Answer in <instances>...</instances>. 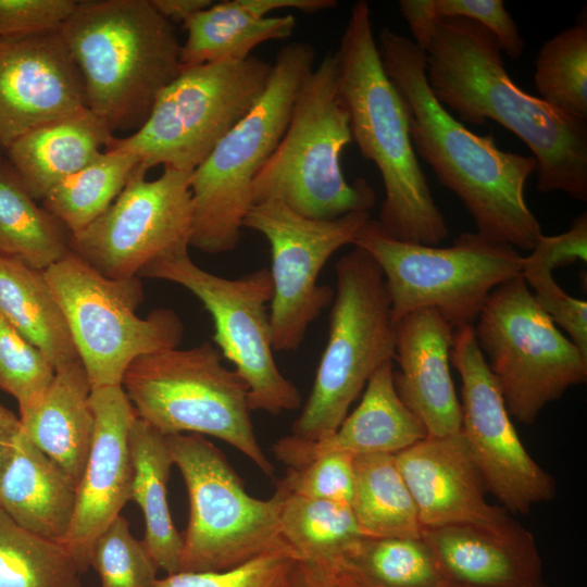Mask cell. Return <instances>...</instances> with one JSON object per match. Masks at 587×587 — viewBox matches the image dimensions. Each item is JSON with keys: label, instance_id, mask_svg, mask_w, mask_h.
Masks as SVG:
<instances>
[{"label": "cell", "instance_id": "f6af8a7d", "mask_svg": "<svg viewBox=\"0 0 587 587\" xmlns=\"http://www.w3.org/2000/svg\"><path fill=\"white\" fill-rule=\"evenodd\" d=\"M155 11L173 26L184 24L214 3L212 0H150Z\"/></svg>", "mask_w": 587, "mask_h": 587}, {"label": "cell", "instance_id": "cb8c5ba5", "mask_svg": "<svg viewBox=\"0 0 587 587\" xmlns=\"http://www.w3.org/2000/svg\"><path fill=\"white\" fill-rule=\"evenodd\" d=\"M91 389L80 360L73 362L55 370L41 402L18 416L27 439L60 466L76 487L95 432Z\"/></svg>", "mask_w": 587, "mask_h": 587}, {"label": "cell", "instance_id": "ee69618b", "mask_svg": "<svg viewBox=\"0 0 587 587\" xmlns=\"http://www.w3.org/2000/svg\"><path fill=\"white\" fill-rule=\"evenodd\" d=\"M248 12L257 17H266L277 10L294 9L303 13H315L335 8V0H237Z\"/></svg>", "mask_w": 587, "mask_h": 587}, {"label": "cell", "instance_id": "9a60e30c", "mask_svg": "<svg viewBox=\"0 0 587 587\" xmlns=\"http://www.w3.org/2000/svg\"><path fill=\"white\" fill-rule=\"evenodd\" d=\"M371 218L352 212L334 220L302 216L277 200L255 203L243 227L262 234L271 248L273 298L270 322L274 351L297 350L309 325L334 299L319 276L329 258L353 242Z\"/></svg>", "mask_w": 587, "mask_h": 587}, {"label": "cell", "instance_id": "52a82bcc", "mask_svg": "<svg viewBox=\"0 0 587 587\" xmlns=\"http://www.w3.org/2000/svg\"><path fill=\"white\" fill-rule=\"evenodd\" d=\"M222 359L210 342L161 350L136 359L121 386L137 417L161 434L216 437L272 477L274 466L254 434L248 387Z\"/></svg>", "mask_w": 587, "mask_h": 587}, {"label": "cell", "instance_id": "2e32d148", "mask_svg": "<svg viewBox=\"0 0 587 587\" xmlns=\"http://www.w3.org/2000/svg\"><path fill=\"white\" fill-rule=\"evenodd\" d=\"M191 173L164 168L149 180L137 165L108 210L70 235L71 251L105 277L129 279L153 261L189 248Z\"/></svg>", "mask_w": 587, "mask_h": 587}, {"label": "cell", "instance_id": "9c48e42d", "mask_svg": "<svg viewBox=\"0 0 587 587\" xmlns=\"http://www.w3.org/2000/svg\"><path fill=\"white\" fill-rule=\"evenodd\" d=\"M272 63L255 55L182 67L143 124L105 150L125 152L145 171L193 172L263 93Z\"/></svg>", "mask_w": 587, "mask_h": 587}, {"label": "cell", "instance_id": "30bf717a", "mask_svg": "<svg viewBox=\"0 0 587 587\" xmlns=\"http://www.w3.org/2000/svg\"><path fill=\"white\" fill-rule=\"evenodd\" d=\"M352 245L380 268L396 323L420 309H434L453 327L474 325L490 292L521 275L524 257L505 243L463 233L449 247L404 242L388 236L377 220Z\"/></svg>", "mask_w": 587, "mask_h": 587}, {"label": "cell", "instance_id": "e575fe53", "mask_svg": "<svg viewBox=\"0 0 587 587\" xmlns=\"http://www.w3.org/2000/svg\"><path fill=\"white\" fill-rule=\"evenodd\" d=\"M80 575L59 542L23 528L0 508V587H80Z\"/></svg>", "mask_w": 587, "mask_h": 587}, {"label": "cell", "instance_id": "ac0fdd59", "mask_svg": "<svg viewBox=\"0 0 587 587\" xmlns=\"http://www.w3.org/2000/svg\"><path fill=\"white\" fill-rule=\"evenodd\" d=\"M79 70L59 30L0 38V148L87 110Z\"/></svg>", "mask_w": 587, "mask_h": 587}, {"label": "cell", "instance_id": "8d00e7d4", "mask_svg": "<svg viewBox=\"0 0 587 587\" xmlns=\"http://www.w3.org/2000/svg\"><path fill=\"white\" fill-rule=\"evenodd\" d=\"M341 563L383 587H439L448 583L422 538L363 536Z\"/></svg>", "mask_w": 587, "mask_h": 587}, {"label": "cell", "instance_id": "74e56055", "mask_svg": "<svg viewBox=\"0 0 587 587\" xmlns=\"http://www.w3.org/2000/svg\"><path fill=\"white\" fill-rule=\"evenodd\" d=\"M398 7L413 39L437 20L465 18L487 28L508 57L519 59L524 51V40L502 0H400Z\"/></svg>", "mask_w": 587, "mask_h": 587}, {"label": "cell", "instance_id": "603a6c76", "mask_svg": "<svg viewBox=\"0 0 587 587\" xmlns=\"http://www.w3.org/2000/svg\"><path fill=\"white\" fill-rule=\"evenodd\" d=\"M421 538L445 579L461 587H536L541 559L532 533L507 538L471 526L425 528Z\"/></svg>", "mask_w": 587, "mask_h": 587}, {"label": "cell", "instance_id": "277c9868", "mask_svg": "<svg viewBox=\"0 0 587 587\" xmlns=\"http://www.w3.org/2000/svg\"><path fill=\"white\" fill-rule=\"evenodd\" d=\"M60 33L88 109L112 134L138 129L182 70L174 26L150 0L77 1Z\"/></svg>", "mask_w": 587, "mask_h": 587}, {"label": "cell", "instance_id": "4316f807", "mask_svg": "<svg viewBox=\"0 0 587 587\" xmlns=\"http://www.w3.org/2000/svg\"><path fill=\"white\" fill-rule=\"evenodd\" d=\"M129 448L133 465L130 500L138 504L143 516L142 542L166 575L178 573L183 539L167 502V482L174 462L166 436L136 415L129 430Z\"/></svg>", "mask_w": 587, "mask_h": 587}, {"label": "cell", "instance_id": "c3c4849f", "mask_svg": "<svg viewBox=\"0 0 587 587\" xmlns=\"http://www.w3.org/2000/svg\"><path fill=\"white\" fill-rule=\"evenodd\" d=\"M326 569L332 574L337 587H383L371 582L361 573H359L354 569L341 562L327 566ZM439 587H461V586L447 583ZM536 587H548V586L542 583L541 585H538Z\"/></svg>", "mask_w": 587, "mask_h": 587}, {"label": "cell", "instance_id": "7402d4cb", "mask_svg": "<svg viewBox=\"0 0 587 587\" xmlns=\"http://www.w3.org/2000/svg\"><path fill=\"white\" fill-rule=\"evenodd\" d=\"M392 362L371 376L359 405L334 433L317 440L283 437L273 445L276 459L297 469L330 452L396 454L425 438V426L397 392Z\"/></svg>", "mask_w": 587, "mask_h": 587}, {"label": "cell", "instance_id": "7dc6e473", "mask_svg": "<svg viewBox=\"0 0 587 587\" xmlns=\"http://www.w3.org/2000/svg\"><path fill=\"white\" fill-rule=\"evenodd\" d=\"M21 430L20 417L0 403V477L13 455Z\"/></svg>", "mask_w": 587, "mask_h": 587}, {"label": "cell", "instance_id": "8992f818", "mask_svg": "<svg viewBox=\"0 0 587 587\" xmlns=\"http://www.w3.org/2000/svg\"><path fill=\"white\" fill-rule=\"evenodd\" d=\"M314 62L311 45L292 41L283 46L263 93L191 173L190 247L207 253L236 248L253 205L254 178L283 138L298 91Z\"/></svg>", "mask_w": 587, "mask_h": 587}, {"label": "cell", "instance_id": "6da1fadb", "mask_svg": "<svg viewBox=\"0 0 587 587\" xmlns=\"http://www.w3.org/2000/svg\"><path fill=\"white\" fill-rule=\"evenodd\" d=\"M424 53L434 97L466 123L487 120L534 153L537 189L587 200V121L521 89L509 76L494 35L465 18L435 21L413 40Z\"/></svg>", "mask_w": 587, "mask_h": 587}, {"label": "cell", "instance_id": "ba28073f", "mask_svg": "<svg viewBox=\"0 0 587 587\" xmlns=\"http://www.w3.org/2000/svg\"><path fill=\"white\" fill-rule=\"evenodd\" d=\"M394 357L395 322L383 273L354 247L336 264L327 342L291 435L317 440L334 433L371 376Z\"/></svg>", "mask_w": 587, "mask_h": 587}, {"label": "cell", "instance_id": "ab89813d", "mask_svg": "<svg viewBox=\"0 0 587 587\" xmlns=\"http://www.w3.org/2000/svg\"><path fill=\"white\" fill-rule=\"evenodd\" d=\"M91 566L101 587H155L159 567L127 520L118 515L97 538Z\"/></svg>", "mask_w": 587, "mask_h": 587}, {"label": "cell", "instance_id": "8fae6325", "mask_svg": "<svg viewBox=\"0 0 587 587\" xmlns=\"http://www.w3.org/2000/svg\"><path fill=\"white\" fill-rule=\"evenodd\" d=\"M189 499L179 572H218L291 549L279 524L280 495L250 496L221 450L198 434L166 436ZM292 550V549H291Z\"/></svg>", "mask_w": 587, "mask_h": 587}, {"label": "cell", "instance_id": "f546056e", "mask_svg": "<svg viewBox=\"0 0 587 587\" xmlns=\"http://www.w3.org/2000/svg\"><path fill=\"white\" fill-rule=\"evenodd\" d=\"M353 470L350 507L362 535L421 538L417 509L395 454L357 455Z\"/></svg>", "mask_w": 587, "mask_h": 587}, {"label": "cell", "instance_id": "7bdbcfd3", "mask_svg": "<svg viewBox=\"0 0 587 587\" xmlns=\"http://www.w3.org/2000/svg\"><path fill=\"white\" fill-rule=\"evenodd\" d=\"M76 0H0V38L59 30Z\"/></svg>", "mask_w": 587, "mask_h": 587}, {"label": "cell", "instance_id": "ffe728a7", "mask_svg": "<svg viewBox=\"0 0 587 587\" xmlns=\"http://www.w3.org/2000/svg\"><path fill=\"white\" fill-rule=\"evenodd\" d=\"M95 432L76 487L70 527L59 544L80 574L91 566L95 542L130 500L133 477L129 430L136 417L121 385L91 389Z\"/></svg>", "mask_w": 587, "mask_h": 587}, {"label": "cell", "instance_id": "5bb4252c", "mask_svg": "<svg viewBox=\"0 0 587 587\" xmlns=\"http://www.w3.org/2000/svg\"><path fill=\"white\" fill-rule=\"evenodd\" d=\"M139 276L177 284L200 300L214 324L213 342L248 387L251 412L278 415L301 405L297 386L282 374L273 355L266 308L273 298L270 270L221 277L198 266L185 248L153 261Z\"/></svg>", "mask_w": 587, "mask_h": 587}, {"label": "cell", "instance_id": "4dcf8cb0", "mask_svg": "<svg viewBox=\"0 0 587 587\" xmlns=\"http://www.w3.org/2000/svg\"><path fill=\"white\" fill-rule=\"evenodd\" d=\"M71 252L65 227L30 196L9 162H0V254L45 271Z\"/></svg>", "mask_w": 587, "mask_h": 587}, {"label": "cell", "instance_id": "f35d334b", "mask_svg": "<svg viewBox=\"0 0 587 587\" xmlns=\"http://www.w3.org/2000/svg\"><path fill=\"white\" fill-rule=\"evenodd\" d=\"M54 375L45 353L0 315V389L16 399L20 415L41 402Z\"/></svg>", "mask_w": 587, "mask_h": 587}, {"label": "cell", "instance_id": "e0dca14e", "mask_svg": "<svg viewBox=\"0 0 587 587\" xmlns=\"http://www.w3.org/2000/svg\"><path fill=\"white\" fill-rule=\"evenodd\" d=\"M450 362L462 382L461 433L485 488L512 514H527L554 499L555 482L520 439L477 345L474 325L454 328Z\"/></svg>", "mask_w": 587, "mask_h": 587}, {"label": "cell", "instance_id": "b9f144b4", "mask_svg": "<svg viewBox=\"0 0 587 587\" xmlns=\"http://www.w3.org/2000/svg\"><path fill=\"white\" fill-rule=\"evenodd\" d=\"M354 458L346 452L322 454L300 467L288 469L277 482V488L298 496L350 504Z\"/></svg>", "mask_w": 587, "mask_h": 587}, {"label": "cell", "instance_id": "7a4b0ae2", "mask_svg": "<svg viewBox=\"0 0 587 587\" xmlns=\"http://www.w3.org/2000/svg\"><path fill=\"white\" fill-rule=\"evenodd\" d=\"M376 42L383 67L404 103L416 155L462 201L477 234L532 251L544 235L525 200L535 158L501 150L491 134L479 136L451 115L432 93L424 53L412 39L384 27Z\"/></svg>", "mask_w": 587, "mask_h": 587}, {"label": "cell", "instance_id": "44dd1931", "mask_svg": "<svg viewBox=\"0 0 587 587\" xmlns=\"http://www.w3.org/2000/svg\"><path fill=\"white\" fill-rule=\"evenodd\" d=\"M453 332L434 309L415 310L395 323V386L429 436L461 432V402L450 374Z\"/></svg>", "mask_w": 587, "mask_h": 587}, {"label": "cell", "instance_id": "1f68e13d", "mask_svg": "<svg viewBox=\"0 0 587 587\" xmlns=\"http://www.w3.org/2000/svg\"><path fill=\"white\" fill-rule=\"evenodd\" d=\"M577 260H587V218L584 215L576 217L565 233L542 235L530 254L524 257L521 275L533 289L536 303L587 355V302L567 295L552 276L554 268Z\"/></svg>", "mask_w": 587, "mask_h": 587}, {"label": "cell", "instance_id": "d6a6232c", "mask_svg": "<svg viewBox=\"0 0 587 587\" xmlns=\"http://www.w3.org/2000/svg\"><path fill=\"white\" fill-rule=\"evenodd\" d=\"M280 495L279 524L299 560L330 566L346 559L363 537L349 503Z\"/></svg>", "mask_w": 587, "mask_h": 587}, {"label": "cell", "instance_id": "d4e9b609", "mask_svg": "<svg viewBox=\"0 0 587 587\" xmlns=\"http://www.w3.org/2000/svg\"><path fill=\"white\" fill-rule=\"evenodd\" d=\"M114 134L89 109L15 139L4 151L7 161L36 201L101 152Z\"/></svg>", "mask_w": 587, "mask_h": 587}, {"label": "cell", "instance_id": "4fadbf2b", "mask_svg": "<svg viewBox=\"0 0 587 587\" xmlns=\"http://www.w3.org/2000/svg\"><path fill=\"white\" fill-rule=\"evenodd\" d=\"M476 320L477 345L516 421L533 424L547 404L586 383L587 355L536 303L522 275L497 286Z\"/></svg>", "mask_w": 587, "mask_h": 587}, {"label": "cell", "instance_id": "d6986e66", "mask_svg": "<svg viewBox=\"0 0 587 587\" xmlns=\"http://www.w3.org/2000/svg\"><path fill=\"white\" fill-rule=\"evenodd\" d=\"M425 528L471 526L507 538L530 532L490 504L462 433L429 436L395 454Z\"/></svg>", "mask_w": 587, "mask_h": 587}, {"label": "cell", "instance_id": "f1b7e54d", "mask_svg": "<svg viewBox=\"0 0 587 587\" xmlns=\"http://www.w3.org/2000/svg\"><path fill=\"white\" fill-rule=\"evenodd\" d=\"M296 25L291 14L257 17L237 0L214 2L184 24L187 36L180 46L182 67L245 60L260 43L290 37Z\"/></svg>", "mask_w": 587, "mask_h": 587}, {"label": "cell", "instance_id": "484cf974", "mask_svg": "<svg viewBox=\"0 0 587 587\" xmlns=\"http://www.w3.org/2000/svg\"><path fill=\"white\" fill-rule=\"evenodd\" d=\"M76 485L21 430L0 477V508L20 526L59 542L75 509Z\"/></svg>", "mask_w": 587, "mask_h": 587}, {"label": "cell", "instance_id": "836d02e7", "mask_svg": "<svg viewBox=\"0 0 587 587\" xmlns=\"http://www.w3.org/2000/svg\"><path fill=\"white\" fill-rule=\"evenodd\" d=\"M125 152L104 150L89 164L55 185L42 207L76 234L102 215L117 198L137 166Z\"/></svg>", "mask_w": 587, "mask_h": 587}, {"label": "cell", "instance_id": "681fc988", "mask_svg": "<svg viewBox=\"0 0 587 587\" xmlns=\"http://www.w3.org/2000/svg\"><path fill=\"white\" fill-rule=\"evenodd\" d=\"M2 149L0 148V162L4 160L3 155H2Z\"/></svg>", "mask_w": 587, "mask_h": 587}, {"label": "cell", "instance_id": "5b68a950", "mask_svg": "<svg viewBox=\"0 0 587 587\" xmlns=\"http://www.w3.org/2000/svg\"><path fill=\"white\" fill-rule=\"evenodd\" d=\"M351 141L337 58L328 53L303 80L286 132L254 178L253 204L277 200L314 220L369 212L374 189L363 178L348 183L340 164Z\"/></svg>", "mask_w": 587, "mask_h": 587}, {"label": "cell", "instance_id": "60d3db41", "mask_svg": "<svg viewBox=\"0 0 587 587\" xmlns=\"http://www.w3.org/2000/svg\"><path fill=\"white\" fill-rule=\"evenodd\" d=\"M298 560L294 550L282 549L225 571L168 574L155 587H286Z\"/></svg>", "mask_w": 587, "mask_h": 587}, {"label": "cell", "instance_id": "bcb514c9", "mask_svg": "<svg viewBox=\"0 0 587 587\" xmlns=\"http://www.w3.org/2000/svg\"><path fill=\"white\" fill-rule=\"evenodd\" d=\"M286 587H337V585L326 567L298 560Z\"/></svg>", "mask_w": 587, "mask_h": 587}, {"label": "cell", "instance_id": "3957f363", "mask_svg": "<svg viewBox=\"0 0 587 587\" xmlns=\"http://www.w3.org/2000/svg\"><path fill=\"white\" fill-rule=\"evenodd\" d=\"M335 54L352 140L384 184L379 226L397 240L438 246L449 228L417 160L404 103L383 67L366 1L352 7Z\"/></svg>", "mask_w": 587, "mask_h": 587}, {"label": "cell", "instance_id": "7c38bea8", "mask_svg": "<svg viewBox=\"0 0 587 587\" xmlns=\"http://www.w3.org/2000/svg\"><path fill=\"white\" fill-rule=\"evenodd\" d=\"M43 275L63 311L92 389L121 385L136 359L177 348L183 338V323L173 310L137 315L143 301L139 277H105L72 251Z\"/></svg>", "mask_w": 587, "mask_h": 587}, {"label": "cell", "instance_id": "83f0119b", "mask_svg": "<svg viewBox=\"0 0 587 587\" xmlns=\"http://www.w3.org/2000/svg\"><path fill=\"white\" fill-rule=\"evenodd\" d=\"M0 315L55 370L79 361L66 319L43 271L0 254Z\"/></svg>", "mask_w": 587, "mask_h": 587}, {"label": "cell", "instance_id": "d590c367", "mask_svg": "<svg viewBox=\"0 0 587 587\" xmlns=\"http://www.w3.org/2000/svg\"><path fill=\"white\" fill-rule=\"evenodd\" d=\"M539 98L557 110L587 121V21L582 18L540 48L535 61Z\"/></svg>", "mask_w": 587, "mask_h": 587}]
</instances>
